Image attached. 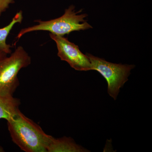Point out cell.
Returning <instances> with one entry per match:
<instances>
[{
  "label": "cell",
  "instance_id": "obj_9",
  "mask_svg": "<svg viewBox=\"0 0 152 152\" xmlns=\"http://www.w3.org/2000/svg\"><path fill=\"white\" fill-rule=\"evenodd\" d=\"M15 0H0V16L9 8L11 4L15 3Z\"/></svg>",
  "mask_w": 152,
  "mask_h": 152
},
{
  "label": "cell",
  "instance_id": "obj_5",
  "mask_svg": "<svg viewBox=\"0 0 152 152\" xmlns=\"http://www.w3.org/2000/svg\"><path fill=\"white\" fill-rule=\"evenodd\" d=\"M50 36L56 44L58 56L62 61L67 62L76 70H91V64L88 57L80 51L78 46L71 42L63 36L56 35L51 33Z\"/></svg>",
  "mask_w": 152,
  "mask_h": 152
},
{
  "label": "cell",
  "instance_id": "obj_1",
  "mask_svg": "<svg viewBox=\"0 0 152 152\" xmlns=\"http://www.w3.org/2000/svg\"><path fill=\"white\" fill-rule=\"evenodd\" d=\"M7 122L12 140L21 150L26 152H47L52 136L20 111Z\"/></svg>",
  "mask_w": 152,
  "mask_h": 152
},
{
  "label": "cell",
  "instance_id": "obj_4",
  "mask_svg": "<svg viewBox=\"0 0 152 152\" xmlns=\"http://www.w3.org/2000/svg\"><path fill=\"white\" fill-rule=\"evenodd\" d=\"M87 55L91 64L92 70L97 71L105 79L108 93L115 100L120 89L127 81L131 71L135 66L113 64L89 54Z\"/></svg>",
  "mask_w": 152,
  "mask_h": 152
},
{
  "label": "cell",
  "instance_id": "obj_10",
  "mask_svg": "<svg viewBox=\"0 0 152 152\" xmlns=\"http://www.w3.org/2000/svg\"><path fill=\"white\" fill-rule=\"evenodd\" d=\"M7 54L5 53H3V52H0V61H1L2 59L5 58L7 56Z\"/></svg>",
  "mask_w": 152,
  "mask_h": 152
},
{
  "label": "cell",
  "instance_id": "obj_3",
  "mask_svg": "<svg viewBox=\"0 0 152 152\" xmlns=\"http://www.w3.org/2000/svg\"><path fill=\"white\" fill-rule=\"evenodd\" d=\"M31 62V57L21 46L0 61V94L13 96L19 86V71L28 66Z\"/></svg>",
  "mask_w": 152,
  "mask_h": 152
},
{
  "label": "cell",
  "instance_id": "obj_6",
  "mask_svg": "<svg viewBox=\"0 0 152 152\" xmlns=\"http://www.w3.org/2000/svg\"><path fill=\"white\" fill-rule=\"evenodd\" d=\"M47 152H89L83 147L76 143L72 138L63 137L55 138L51 137L47 148Z\"/></svg>",
  "mask_w": 152,
  "mask_h": 152
},
{
  "label": "cell",
  "instance_id": "obj_2",
  "mask_svg": "<svg viewBox=\"0 0 152 152\" xmlns=\"http://www.w3.org/2000/svg\"><path fill=\"white\" fill-rule=\"evenodd\" d=\"M81 11L76 12L75 7L72 5L66 9L65 13L61 17L50 20L42 21L37 20V25L23 29L17 37L19 39L27 33L36 31H47L56 35L63 36L69 34L75 31H80L92 28V27L87 23L85 18L86 14L77 15Z\"/></svg>",
  "mask_w": 152,
  "mask_h": 152
},
{
  "label": "cell",
  "instance_id": "obj_8",
  "mask_svg": "<svg viewBox=\"0 0 152 152\" xmlns=\"http://www.w3.org/2000/svg\"><path fill=\"white\" fill-rule=\"evenodd\" d=\"M23 19V12L20 11L16 14L8 25L2 28H0V52L5 53L7 54L11 53L12 46L7 44L6 40L15 25L17 23H21Z\"/></svg>",
  "mask_w": 152,
  "mask_h": 152
},
{
  "label": "cell",
  "instance_id": "obj_11",
  "mask_svg": "<svg viewBox=\"0 0 152 152\" xmlns=\"http://www.w3.org/2000/svg\"><path fill=\"white\" fill-rule=\"evenodd\" d=\"M4 151V148H3V147L1 146H0V152H3Z\"/></svg>",
  "mask_w": 152,
  "mask_h": 152
},
{
  "label": "cell",
  "instance_id": "obj_7",
  "mask_svg": "<svg viewBox=\"0 0 152 152\" xmlns=\"http://www.w3.org/2000/svg\"><path fill=\"white\" fill-rule=\"evenodd\" d=\"M20 100L13 96L0 94V120L7 121L13 118L20 111Z\"/></svg>",
  "mask_w": 152,
  "mask_h": 152
}]
</instances>
